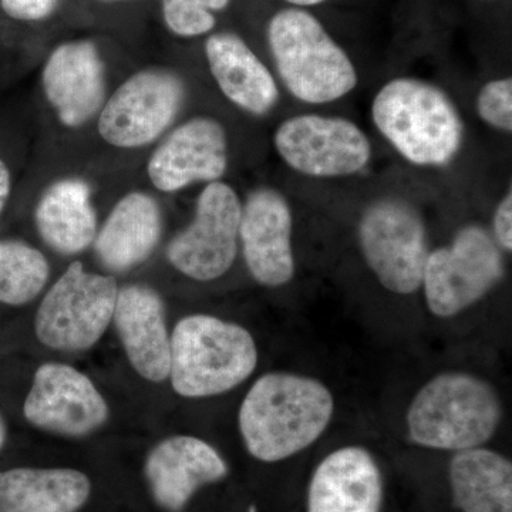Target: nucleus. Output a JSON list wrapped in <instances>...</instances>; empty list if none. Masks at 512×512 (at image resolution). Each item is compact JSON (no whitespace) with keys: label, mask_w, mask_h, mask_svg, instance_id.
I'll list each match as a JSON object with an SVG mask.
<instances>
[{"label":"nucleus","mask_w":512,"mask_h":512,"mask_svg":"<svg viewBox=\"0 0 512 512\" xmlns=\"http://www.w3.org/2000/svg\"><path fill=\"white\" fill-rule=\"evenodd\" d=\"M383 476L375 456L365 447L332 451L313 471L308 512H382Z\"/></svg>","instance_id":"17"},{"label":"nucleus","mask_w":512,"mask_h":512,"mask_svg":"<svg viewBox=\"0 0 512 512\" xmlns=\"http://www.w3.org/2000/svg\"><path fill=\"white\" fill-rule=\"evenodd\" d=\"M205 56L221 92L239 109L265 116L278 104L275 77L235 33L220 32L208 37Z\"/></svg>","instance_id":"20"},{"label":"nucleus","mask_w":512,"mask_h":512,"mask_svg":"<svg viewBox=\"0 0 512 512\" xmlns=\"http://www.w3.org/2000/svg\"><path fill=\"white\" fill-rule=\"evenodd\" d=\"M377 130L402 157L423 167H443L463 146L464 123L440 87L410 77L384 84L372 104Z\"/></svg>","instance_id":"3"},{"label":"nucleus","mask_w":512,"mask_h":512,"mask_svg":"<svg viewBox=\"0 0 512 512\" xmlns=\"http://www.w3.org/2000/svg\"><path fill=\"white\" fill-rule=\"evenodd\" d=\"M478 116L491 127L511 133L512 80H491L483 86L477 97Z\"/></svg>","instance_id":"26"},{"label":"nucleus","mask_w":512,"mask_h":512,"mask_svg":"<svg viewBox=\"0 0 512 512\" xmlns=\"http://www.w3.org/2000/svg\"><path fill=\"white\" fill-rule=\"evenodd\" d=\"M241 214V200L231 185L208 183L198 197L194 220L168 244L170 264L194 281L227 274L238 254Z\"/></svg>","instance_id":"10"},{"label":"nucleus","mask_w":512,"mask_h":512,"mask_svg":"<svg viewBox=\"0 0 512 512\" xmlns=\"http://www.w3.org/2000/svg\"><path fill=\"white\" fill-rule=\"evenodd\" d=\"M291 207L281 192L262 187L242 205L239 241L249 274L259 285L279 288L295 275Z\"/></svg>","instance_id":"14"},{"label":"nucleus","mask_w":512,"mask_h":512,"mask_svg":"<svg viewBox=\"0 0 512 512\" xmlns=\"http://www.w3.org/2000/svg\"><path fill=\"white\" fill-rule=\"evenodd\" d=\"M35 222L47 247L62 255L82 254L97 235L92 188L80 178L49 185L37 202Z\"/></svg>","instance_id":"21"},{"label":"nucleus","mask_w":512,"mask_h":512,"mask_svg":"<svg viewBox=\"0 0 512 512\" xmlns=\"http://www.w3.org/2000/svg\"><path fill=\"white\" fill-rule=\"evenodd\" d=\"M50 266L39 249L16 239H0V303L20 306L43 291Z\"/></svg>","instance_id":"24"},{"label":"nucleus","mask_w":512,"mask_h":512,"mask_svg":"<svg viewBox=\"0 0 512 512\" xmlns=\"http://www.w3.org/2000/svg\"><path fill=\"white\" fill-rule=\"evenodd\" d=\"M144 476L154 501L163 510L181 512L200 488L228 476V464L207 441L174 436L150 451Z\"/></svg>","instance_id":"16"},{"label":"nucleus","mask_w":512,"mask_h":512,"mask_svg":"<svg viewBox=\"0 0 512 512\" xmlns=\"http://www.w3.org/2000/svg\"><path fill=\"white\" fill-rule=\"evenodd\" d=\"M494 241L504 251L511 252L512 249V194L511 190L505 194L503 200L498 204L494 212L493 220Z\"/></svg>","instance_id":"28"},{"label":"nucleus","mask_w":512,"mask_h":512,"mask_svg":"<svg viewBox=\"0 0 512 512\" xmlns=\"http://www.w3.org/2000/svg\"><path fill=\"white\" fill-rule=\"evenodd\" d=\"M448 483L461 512H512V464L498 451H457L448 464Z\"/></svg>","instance_id":"23"},{"label":"nucleus","mask_w":512,"mask_h":512,"mask_svg":"<svg viewBox=\"0 0 512 512\" xmlns=\"http://www.w3.org/2000/svg\"><path fill=\"white\" fill-rule=\"evenodd\" d=\"M268 42L282 83L295 99L326 104L353 92L352 60L306 10H279L269 20Z\"/></svg>","instance_id":"5"},{"label":"nucleus","mask_w":512,"mask_h":512,"mask_svg":"<svg viewBox=\"0 0 512 512\" xmlns=\"http://www.w3.org/2000/svg\"><path fill=\"white\" fill-rule=\"evenodd\" d=\"M286 2L295 6H315L319 5V3L325 2V0H286Z\"/></svg>","instance_id":"30"},{"label":"nucleus","mask_w":512,"mask_h":512,"mask_svg":"<svg viewBox=\"0 0 512 512\" xmlns=\"http://www.w3.org/2000/svg\"><path fill=\"white\" fill-rule=\"evenodd\" d=\"M10 194H12V174L8 164L0 157V215L8 204Z\"/></svg>","instance_id":"29"},{"label":"nucleus","mask_w":512,"mask_h":512,"mask_svg":"<svg viewBox=\"0 0 512 512\" xmlns=\"http://www.w3.org/2000/svg\"><path fill=\"white\" fill-rule=\"evenodd\" d=\"M276 151L292 170L309 177H346L362 171L372 144L353 121L303 114L284 121L274 136Z\"/></svg>","instance_id":"11"},{"label":"nucleus","mask_w":512,"mask_h":512,"mask_svg":"<svg viewBox=\"0 0 512 512\" xmlns=\"http://www.w3.org/2000/svg\"><path fill=\"white\" fill-rule=\"evenodd\" d=\"M228 168V138L220 121L194 117L175 127L147 163L151 184L177 192L197 183H214Z\"/></svg>","instance_id":"13"},{"label":"nucleus","mask_w":512,"mask_h":512,"mask_svg":"<svg viewBox=\"0 0 512 512\" xmlns=\"http://www.w3.org/2000/svg\"><path fill=\"white\" fill-rule=\"evenodd\" d=\"M117 293L113 276L92 274L73 262L37 309V338L60 352L93 348L113 320Z\"/></svg>","instance_id":"7"},{"label":"nucleus","mask_w":512,"mask_h":512,"mask_svg":"<svg viewBox=\"0 0 512 512\" xmlns=\"http://www.w3.org/2000/svg\"><path fill=\"white\" fill-rule=\"evenodd\" d=\"M187 86L177 73L148 67L128 77L99 113V134L110 146L141 148L173 126L183 109Z\"/></svg>","instance_id":"9"},{"label":"nucleus","mask_w":512,"mask_h":512,"mask_svg":"<svg viewBox=\"0 0 512 512\" xmlns=\"http://www.w3.org/2000/svg\"><path fill=\"white\" fill-rule=\"evenodd\" d=\"M6 440V426L5 420H3L2 414H0V448L3 447Z\"/></svg>","instance_id":"31"},{"label":"nucleus","mask_w":512,"mask_h":512,"mask_svg":"<svg viewBox=\"0 0 512 512\" xmlns=\"http://www.w3.org/2000/svg\"><path fill=\"white\" fill-rule=\"evenodd\" d=\"M90 493L89 477L72 468L0 471V512H76Z\"/></svg>","instance_id":"22"},{"label":"nucleus","mask_w":512,"mask_h":512,"mask_svg":"<svg viewBox=\"0 0 512 512\" xmlns=\"http://www.w3.org/2000/svg\"><path fill=\"white\" fill-rule=\"evenodd\" d=\"M114 323L134 370L150 382L170 376L171 338L160 293L146 285H128L117 293Z\"/></svg>","instance_id":"18"},{"label":"nucleus","mask_w":512,"mask_h":512,"mask_svg":"<svg viewBox=\"0 0 512 512\" xmlns=\"http://www.w3.org/2000/svg\"><path fill=\"white\" fill-rule=\"evenodd\" d=\"M163 234V212L156 198L128 192L116 202L94 239V251L107 271L123 274L147 261Z\"/></svg>","instance_id":"19"},{"label":"nucleus","mask_w":512,"mask_h":512,"mask_svg":"<svg viewBox=\"0 0 512 512\" xmlns=\"http://www.w3.org/2000/svg\"><path fill=\"white\" fill-rule=\"evenodd\" d=\"M23 414L47 433L86 437L109 419V406L82 372L63 363H45L35 373Z\"/></svg>","instance_id":"12"},{"label":"nucleus","mask_w":512,"mask_h":512,"mask_svg":"<svg viewBox=\"0 0 512 512\" xmlns=\"http://www.w3.org/2000/svg\"><path fill=\"white\" fill-rule=\"evenodd\" d=\"M505 275L503 252L480 225H467L447 247L427 256L421 286L439 318H453L484 299Z\"/></svg>","instance_id":"6"},{"label":"nucleus","mask_w":512,"mask_h":512,"mask_svg":"<svg viewBox=\"0 0 512 512\" xmlns=\"http://www.w3.org/2000/svg\"><path fill=\"white\" fill-rule=\"evenodd\" d=\"M43 93L63 126H86L106 103V67L90 40L57 46L42 72Z\"/></svg>","instance_id":"15"},{"label":"nucleus","mask_w":512,"mask_h":512,"mask_svg":"<svg viewBox=\"0 0 512 512\" xmlns=\"http://www.w3.org/2000/svg\"><path fill=\"white\" fill-rule=\"evenodd\" d=\"M359 244L383 288L396 295L419 291L430 251L426 224L412 204L383 198L369 205L360 218Z\"/></svg>","instance_id":"8"},{"label":"nucleus","mask_w":512,"mask_h":512,"mask_svg":"<svg viewBox=\"0 0 512 512\" xmlns=\"http://www.w3.org/2000/svg\"><path fill=\"white\" fill-rule=\"evenodd\" d=\"M258 365V348L247 329L211 315H191L171 336L170 379L188 399L218 396L244 383Z\"/></svg>","instance_id":"4"},{"label":"nucleus","mask_w":512,"mask_h":512,"mask_svg":"<svg viewBox=\"0 0 512 512\" xmlns=\"http://www.w3.org/2000/svg\"><path fill=\"white\" fill-rule=\"evenodd\" d=\"M503 413L493 384L471 373L444 372L414 396L407 410V434L417 446L457 453L493 439Z\"/></svg>","instance_id":"2"},{"label":"nucleus","mask_w":512,"mask_h":512,"mask_svg":"<svg viewBox=\"0 0 512 512\" xmlns=\"http://www.w3.org/2000/svg\"><path fill=\"white\" fill-rule=\"evenodd\" d=\"M59 0H0V8L10 19L40 22L52 16Z\"/></svg>","instance_id":"27"},{"label":"nucleus","mask_w":512,"mask_h":512,"mask_svg":"<svg viewBox=\"0 0 512 512\" xmlns=\"http://www.w3.org/2000/svg\"><path fill=\"white\" fill-rule=\"evenodd\" d=\"M333 414L335 397L325 383L298 373H266L241 404L239 431L252 457L278 463L316 443Z\"/></svg>","instance_id":"1"},{"label":"nucleus","mask_w":512,"mask_h":512,"mask_svg":"<svg viewBox=\"0 0 512 512\" xmlns=\"http://www.w3.org/2000/svg\"><path fill=\"white\" fill-rule=\"evenodd\" d=\"M231 0H161L165 25L180 37L207 35L215 28V12H221Z\"/></svg>","instance_id":"25"}]
</instances>
